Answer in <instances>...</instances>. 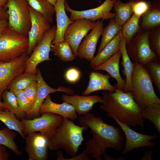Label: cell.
Returning <instances> with one entry per match:
<instances>
[{
  "instance_id": "1",
  "label": "cell",
  "mask_w": 160,
  "mask_h": 160,
  "mask_svg": "<svg viewBox=\"0 0 160 160\" xmlns=\"http://www.w3.org/2000/svg\"><path fill=\"white\" fill-rule=\"evenodd\" d=\"M79 122L86 130L89 128L92 136L85 143L86 154L95 160H102L101 156L107 148L118 151L123 149L124 134L119 128L105 123L101 117L89 112L80 117Z\"/></svg>"
},
{
  "instance_id": "2",
  "label": "cell",
  "mask_w": 160,
  "mask_h": 160,
  "mask_svg": "<svg viewBox=\"0 0 160 160\" xmlns=\"http://www.w3.org/2000/svg\"><path fill=\"white\" fill-rule=\"evenodd\" d=\"M103 104L100 108L110 118L129 127L144 128L141 108L135 100L131 92H124L116 89L114 92L103 93Z\"/></svg>"
},
{
  "instance_id": "3",
  "label": "cell",
  "mask_w": 160,
  "mask_h": 160,
  "mask_svg": "<svg viewBox=\"0 0 160 160\" xmlns=\"http://www.w3.org/2000/svg\"><path fill=\"white\" fill-rule=\"evenodd\" d=\"M83 126L75 124L72 120L63 118L52 136L48 140L49 149L56 151L61 148L72 157L76 156L79 147L84 140Z\"/></svg>"
},
{
  "instance_id": "4",
  "label": "cell",
  "mask_w": 160,
  "mask_h": 160,
  "mask_svg": "<svg viewBox=\"0 0 160 160\" xmlns=\"http://www.w3.org/2000/svg\"><path fill=\"white\" fill-rule=\"evenodd\" d=\"M131 83L133 97L142 109L154 103L160 104V99L155 92L147 70L137 63H135Z\"/></svg>"
},
{
  "instance_id": "5",
  "label": "cell",
  "mask_w": 160,
  "mask_h": 160,
  "mask_svg": "<svg viewBox=\"0 0 160 160\" xmlns=\"http://www.w3.org/2000/svg\"><path fill=\"white\" fill-rule=\"evenodd\" d=\"M28 45V36L7 26L0 35V61L10 62L26 53Z\"/></svg>"
},
{
  "instance_id": "6",
  "label": "cell",
  "mask_w": 160,
  "mask_h": 160,
  "mask_svg": "<svg viewBox=\"0 0 160 160\" xmlns=\"http://www.w3.org/2000/svg\"><path fill=\"white\" fill-rule=\"evenodd\" d=\"M8 15V26L16 33L28 36L31 18L27 0H8L5 5Z\"/></svg>"
},
{
  "instance_id": "7",
  "label": "cell",
  "mask_w": 160,
  "mask_h": 160,
  "mask_svg": "<svg viewBox=\"0 0 160 160\" xmlns=\"http://www.w3.org/2000/svg\"><path fill=\"white\" fill-rule=\"evenodd\" d=\"M149 31L140 29L126 44L127 51L132 61L145 68L149 62L159 60L150 47Z\"/></svg>"
},
{
  "instance_id": "8",
  "label": "cell",
  "mask_w": 160,
  "mask_h": 160,
  "mask_svg": "<svg viewBox=\"0 0 160 160\" xmlns=\"http://www.w3.org/2000/svg\"><path fill=\"white\" fill-rule=\"evenodd\" d=\"M41 116L32 119H22L24 135L39 132L48 139L52 136L62 121L63 117L49 112H45Z\"/></svg>"
},
{
  "instance_id": "9",
  "label": "cell",
  "mask_w": 160,
  "mask_h": 160,
  "mask_svg": "<svg viewBox=\"0 0 160 160\" xmlns=\"http://www.w3.org/2000/svg\"><path fill=\"white\" fill-rule=\"evenodd\" d=\"M56 31V25H55L46 33L40 42L27 59L25 72L36 74L37 73V66L39 64L44 61L50 60L49 52Z\"/></svg>"
},
{
  "instance_id": "10",
  "label": "cell",
  "mask_w": 160,
  "mask_h": 160,
  "mask_svg": "<svg viewBox=\"0 0 160 160\" xmlns=\"http://www.w3.org/2000/svg\"><path fill=\"white\" fill-rule=\"evenodd\" d=\"M31 26L28 33V48L26 53L30 55L40 42L44 35L51 28L50 23L41 13L29 5Z\"/></svg>"
},
{
  "instance_id": "11",
  "label": "cell",
  "mask_w": 160,
  "mask_h": 160,
  "mask_svg": "<svg viewBox=\"0 0 160 160\" xmlns=\"http://www.w3.org/2000/svg\"><path fill=\"white\" fill-rule=\"evenodd\" d=\"M29 55L27 53L8 62L0 61V100L2 95L11 81L19 74L24 72L26 62Z\"/></svg>"
},
{
  "instance_id": "12",
  "label": "cell",
  "mask_w": 160,
  "mask_h": 160,
  "mask_svg": "<svg viewBox=\"0 0 160 160\" xmlns=\"http://www.w3.org/2000/svg\"><path fill=\"white\" fill-rule=\"evenodd\" d=\"M116 0H105L98 7L92 9L82 11L74 10L70 7L66 1L65 3V11L71 14L70 18L73 21L80 18H84L95 21L101 19L108 20L114 18L115 13L110 12Z\"/></svg>"
},
{
  "instance_id": "13",
  "label": "cell",
  "mask_w": 160,
  "mask_h": 160,
  "mask_svg": "<svg viewBox=\"0 0 160 160\" xmlns=\"http://www.w3.org/2000/svg\"><path fill=\"white\" fill-rule=\"evenodd\" d=\"M95 22L84 18L74 21L65 30L64 35L65 40L71 46L75 57L77 56L78 47L83 38L93 28Z\"/></svg>"
},
{
  "instance_id": "14",
  "label": "cell",
  "mask_w": 160,
  "mask_h": 160,
  "mask_svg": "<svg viewBox=\"0 0 160 160\" xmlns=\"http://www.w3.org/2000/svg\"><path fill=\"white\" fill-rule=\"evenodd\" d=\"M115 120L121 127L125 137V143L122 154L125 155L137 148L143 147L153 148L155 145V143L151 140L157 138V135H147L139 133L126 124L116 120Z\"/></svg>"
},
{
  "instance_id": "15",
  "label": "cell",
  "mask_w": 160,
  "mask_h": 160,
  "mask_svg": "<svg viewBox=\"0 0 160 160\" xmlns=\"http://www.w3.org/2000/svg\"><path fill=\"white\" fill-rule=\"evenodd\" d=\"M25 149L29 160H47L48 139L41 133H30L25 137Z\"/></svg>"
},
{
  "instance_id": "16",
  "label": "cell",
  "mask_w": 160,
  "mask_h": 160,
  "mask_svg": "<svg viewBox=\"0 0 160 160\" xmlns=\"http://www.w3.org/2000/svg\"><path fill=\"white\" fill-rule=\"evenodd\" d=\"M36 81L38 89L36 98L31 110L26 114V119H32L40 116L39 109L40 106L47 96L50 93L60 91L72 95L74 92L73 90L69 88L61 87L55 89L49 86L44 80L39 68L37 70Z\"/></svg>"
},
{
  "instance_id": "17",
  "label": "cell",
  "mask_w": 160,
  "mask_h": 160,
  "mask_svg": "<svg viewBox=\"0 0 160 160\" xmlns=\"http://www.w3.org/2000/svg\"><path fill=\"white\" fill-rule=\"evenodd\" d=\"M103 20H99L95 22L91 31L85 36L79 45L77 56L81 59L90 61L94 57L98 40L101 35L103 29Z\"/></svg>"
},
{
  "instance_id": "18",
  "label": "cell",
  "mask_w": 160,
  "mask_h": 160,
  "mask_svg": "<svg viewBox=\"0 0 160 160\" xmlns=\"http://www.w3.org/2000/svg\"><path fill=\"white\" fill-rule=\"evenodd\" d=\"M62 99L63 102L73 105L79 115L89 112L92 109L93 105L96 103H103L102 98L97 95L80 96L74 95L70 96L63 95Z\"/></svg>"
},
{
  "instance_id": "19",
  "label": "cell",
  "mask_w": 160,
  "mask_h": 160,
  "mask_svg": "<svg viewBox=\"0 0 160 160\" xmlns=\"http://www.w3.org/2000/svg\"><path fill=\"white\" fill-rule=\"evenodd\" d=\"M45 112L53 113L72 120L77 117L76 112L73 105L63 102L61 104L55 103L52 101L49 95L46 97L39 109L40 114Z\"/></svg>"
},
{
  "instance_id": "20",
  "label": "cell",
  "mask_w": 160,
  "mask_h": 160,
  "mask_svg": "<svg viewBox=\"0 0 160 160\" xmlns=\"http://www.w3.org/2000/svg\"><path fill=\"white\" fill-rule=\"evenodd\" d=\"M65 1L66 0H57L54 6L56 17V31L52 45L65 40L64 35L65 31L68 26L74 21L68 17L66 13L65 6Z\"/></svg>"
},
{
  "instance_id": "21",
  "label": "cell",
  "mask_w": 160,
  "mask_h": 160,
  "mask_svg": "<svg viewBox=\"0 0 160 160\" xmlns=\"http://www.w3.org/2000/svg\"><path fill=\"white\" fill-rule=\"evenodd\" d=\"M108 73L103 74L96 71L91 72L88 86L83 92V95H87L96 91L104 90L114 92L116 89V87L111 84L109 79L111 77Z\"/></svg>"
},
{
  "instance_id": "22",
  "label": "cell",
  "mask_w": 160,
  "mask_h": 160,
  "mask_svg": "<svg viewBox=\"0 0 160 160\" xmlns=\"http://www.w3.org/2000/svg\"><path fill=\"white\" fill-rule=\"evenodd\" d=\"M121 56L119 51L106 61L96 68L95 70L104 71L107 72L117 81L116 89L124 91L125 86V81L121 77L119 72V64Z\"/></svg>"
},
{
  "instance_id": "23",
  "label": "cell",
  "mask_w": 160,
  "mask_h": 160,
  "mask_svg": "<svg viewBox=\"0 0 160 160\" xmlns=\"http://www.w3.org/2000/svg\"><path fill=\"white\" fill-rule=\"evenodd\" d=\"M140 29L150 30L160 26V0L151 1L149 9L140 17Z\"/></svg>"
},
{
  "instance_id": "24",
  "label": "cell",
  "mask_w": 160,
  "mask_h": 160,
  "mask_svg": "<svg viewBox=\"0 0 160 160\" xmlns=\"http://www.w3.org/2000/svg\"><path fill=\"white\" fill-rule=\"evenodd\" d=\"M121 30L90 61V66L92 68L94 69L119 51L122 37Z\"/></svg>"
},
{
  "instance_id": "25",
  "label": "cell",
  "mask_w": 160,
  "mask_h": 160,
  "mask_svg": "<svg viewBox=\"0 0 160 160\" xmlns=\"http://www.w3.org/2000/svg\"><path fill=\"white\" fill-rule=\"evenodd\" d=\"M126 44V40L122 37L120 42L119 51L122 57L121 64L123 68V73L126 78L125 86L123 91L127 92H131L132 90L131 76L134 68L135 63L132 61L127 53Z\"/></svg>"
},
{
  "instance_id": "26",
  "label": "cell",
  "mask_w": 160,
  "mask_h": 160,
  "mask_svg": "<svg viewBox=\"0 0 160 160\" xmlns=\"http://www.w3.org/2000/svg\"><path fill=\"white\" fill-rule=\"evenodd\" d=\"M2 99L5 109L13 113L19 119L25 118L26 113L19 106L16 97L13 91L6 89L2 94Z\"/></svg>"
},
{
  "instance_id": "27",
  "label": "cell",
  "mask_w": 160,
  "mask_h": 160,
  "mask_svg": "<svg viewBox=\"0 0 160 160\" xmlns=\"http://www.w3.org/2000/svg\"><path fill=\"white\" fill-rule=\"evenodd\" d=\"M113 7L115 12L114 19L119 25L122 26L133 13L131 2L129 0L124 3L120 0H116Z\"/></svg>"
},
{
  "instance_id": "28",
  "label": "cell",
  "mask_w": 160,
  "mask_h": 160,
  "mask_svg": "<svg viewBox=\"0 0 160 160\" xmlns=\"http://www.w3.org/2000/svg\"><path fill=\"white\" fill-rule=\"evenodd\" d=\"M122 26L119 25L114 18L109 19L108 25L103 28L102 34L101 43L97 54L99 53L122 29Z\"/></svg>"
},
{
  "instance_id": "29",
  "label": "cell",
  "mask_w": 160,
  "mask_h": 160,
  "mask_svg": "<svg viewBox=\"0 0 160 160\" xmlns=\"http://www.w3.org/2000/svg\"><path fill=\"white\" fill-rule=\"evenodd\" d=\"M0 120L8 128L17 132L25 138V136L22 123L17 119L13 113L6 109L0 110Z\"/></svg>"
},
{
  "instance_id": "30",
  "label": "cell",
  "mask_w": 160,
  "mask_h": 160,
  "mask_svg": "<svg viewBox=\"0 0 160 160\" xmlns=\"http://www.w3.org/2000/svg\"><path fill=\"white\" fill-rule=\"evenodd\" d=\"M27 0L29 6L41 14L50 23H52L55 7L47 0Z\"/></svg>"
},
{
  "instance_id": "31",
  "label": "cell",
  "mask_w": 160,
  "mask_h": 160,
  "mask_svg": "<svg viewBox=\"0 0 160 160\" xmlns=\"http://www.w3.org/2000/svg\"><path fill=\"white\" fill-rule=\"evenodd\" d=\"M36 80V74L24 72L16 76L10 83L7 89L12 91L23 90Z\"/></svg>"
},
{
  "instance_id": "32",
  "label": "cell",
  "mask_w": 160,
  "mask_h": 160,
  "mask_svg": "<svg viewBox=\"0 0 160 160\" xmlns=\"http://www.w3.org/2000/svg\"><path fill=\"white\" fill-rule=\"evenodd\" d=\"M141 116L150 121L160 134V104L155 103L142 109Z\"/></svg>"
},
{
  "instance_id": "33",
  "label": "cell",
  "mask_w": 160,
  "mask_h": 160,
  "mask_svg": "<svg viewBox=\"0 0 160 160\" xmlns=\"http://www.w3.org/2000/svg\"><path fill=\"white\" fill-rule=\"evenodd\" d=\"M51 51L54 52L55 55L63 61H71L75 58L71 46L65 40L52 45Z\"/></svg>"
},
{
  "instance_id": "34",
  "label": "cell",
  "mask_w": 160,
  "mask_h": 160,
  "mask_svg": "<svg viewBox=\"0 0 160 160\" xmlns=\"http://www.w3.org/2000/svg\"><path fill=\"white\" fill-rule=\"evenodd\" d=\"M140 18L133 13L122 26V35L126 40V44L128 43L140 30L139 24Z\"/></svg>"
},
{
  "instance_id": "35",
  "label": "cell",
  "mask_w": 160,
  "mask_h": 160,
  "mask_svg": "<svg viewBox=\"0 0 160 160\" xmlns=\"http://www.w3.org/2000/svg\"><path fill=\"white\" fill-rule=\"evenodd\" d=\"M16 135L13 130L7 127L0 130V144L9 148L16 154L20 156L22 153L14 141Z\"/></svg>"
},
{
  "instance_id": "36",
  "label": "cell",
  "mask_w": 160,
  "mask_h": 160,
  "mask_svg": "<svg viewBox=\"0 0 160 160\" xmlns=\"http://www.w3.org/2000/svg\"><path fill=\"white\" fill-rule=\"evenodd\" d=\"M147 70L152 81L156 86L158 92H160V60L151 61L146 65Z\"/></svg>"
},
{
  "instance_id": "37",
  "label": "cell",
  "mask_w": 160,
  "mask_h": 160,
  "mask_svg": "<svg viewBox=\"0 0 160 160\" xmlns=\"http://www.w3.org/2000/svg\"><path fill=\"white\" fill-rule=\"evenodd\" d=\"M148 40L151 49L160 60V26L149 31Z\"/></svg>"
},
{
  "instance_id": "38",
  "label": "cell",
  "mask_w": 160,
  "mask_h": 160,
  "mask_svg": "<svg viewBox=\"0 0 160 160\" xmlns=\"http://www.w3.org/2000/svg\"><path fill=\"white\" fill-rule=\"evenodd\" d=\"M13 92L16 97L19 106L26 114L31 110L32 105L23 90H15Z\"/></svg>"
},
{
  "instance_id": "39",
  "label": "cell",
  "mask_w": 160,
  "mask_h": 160,
  "mask_svg": "<svg viewBox=\"0 0 160 160\" xmlns=\"http://www.w3.org/2000/svg\"><path fill=\"white\" fill-rule=\"evenodd\" d=\"M131 3L133 14L140 16L149 8L151 1L143 0H129Z\"/></svg>"
},
{
  "instance_id": "40",
  "label": "cell",
  "mask_w": 160,
  "mask_h": 160,
  "mask_svg": "<svg viewBox=\"0 0 160 160\" xmlns=\"http://www.w3.org/2000/svg\"><path fill=\"white\" fill-rule=\"evenodd\" d=\"M38 89V82L36 80L33 82L23 90L33 106L36 98Z\"/></svg>"
},
{
  "instance_id": "41",
  "label": "cell",
  "mask_w": 160,
  "mask_h": 160,
  "mask_svg": "<svg viewBox=\"0 0 160 160\" xmlns=\"http://www.w3.org/2000/svg\"><path fill=\"white\" fill-rule=\"evenodd\" d=\"M80 76V72L75 68H71L68 69L65 74L66 80L72 83L76 82L79 79Z\"/></svg>"
},
{
  "instance_id": "42",
  "label": "cell",
  "mask_w": 160,
  "mask_h": 160,
  "mask_svg": "<svg viewBox=\"0 0 160 160\" xmlns=\"http://www.w3.org/2000/svg\"><path fill=\"white\" fill-rule=\"evenodd\" d=\"M57 153L58 155L57 160H90L88 155L86 154L85 150L81 154L78 156L72 157L69 159H65L63 157V153L62 151H57Z\"/></svg>"
},
{
  "instance_id": "43",
  "label": "cell",
  "mask_w": 160,
  "mask_h": 160,
  "mask_svg": "<svg viewBox=\"0 0 160 160\" xmlns=\"http://www.w3.org/2000/svg\"><path fill=\"white\" fill-rule=\"evenodd\" d=\"M6 147L0 144V160L8 159L9 154L7 152Z\"/></svg>"
},
{
  "instance_id": "44",
  "label": "cell",
  "mask_w": 160,
  "mask_h": 160,
  "mask_svg": "<svg viewBox=\"0 0 160 160\" xmlns=\"http://www.w3.org/2000/svg\"><path fill=\"white\" fill-rule=\"evenodd\" d=\"M7 10L5 6H0V21L3 20H8V15Z\"/></svg>"
},
{
  "instance_id": "45",
  "label": "cell",
  "mask_w": 160,
  "mask_h": 160,
  "mask_svg": "<svg viewBox=\"0 0 160 160\" xmlns=\"http://www.w3.org/2000/svg\"><path fill=\"white\" fill-rule=\"evenodd\" d=\"M8 25V20L0 21V35L7 28Z\"/></svg>"
},
{
  "instance_id": "46",
  "label": "cell",
  "mask_w": 160,
  "mask_h": 160,
  "mask_svg": "<svg viewBox=\"0 0 160 160\" xmlns=\"http://www.w3.org/2000/svg\"><path fill=\"white\" fill-rule=\"evenodd\" d=\"M152 153L153 152L152 151H147L145 152L142 160H152Z\"/></svg>"
},
{
  "instance_id": "47",
  "label": "cell",
  "mask_w": 160,
  "mask_h": 160,
  "mask_svg": "<svg viewBox=\"0 0 160 160\" xmlns=\"http://www.w3.org/2000/svg\"><path fill=\"white\" fill-rule=\"evenodd\" d=\"M104 156V159L106 160H114L113 158L111 156H109L107 154H106L105 153H104L103 154Z\"/></svg>"
},
{
  "instance_id": "48",
  "label": "cell",
  "mask_w": 160,
  "mask_h": 160,
  "mask_svg": "<svg viewBox=\"0 0 160 160\" xmlns=\"http://www.w3.org/2000/svg\"><path fill=\"white\" fill-rule=\"evenodd\" d=\"M8 1V0H0V6H5Z\"/></svg>"
},
{
  "instance_id": "49",
  "label": "cell",
  "mask_w": 160,
  "mask_h": 160,
  "mask_svg": "<svg viewBox=\"0 0 160 160\" xmlns=\"http://www.w3.org/2000/svg\"><path fill=\"white\" fill-rule=\"evenodd\" d=\"M5 109V106L3 102L0 100V110H4Z\"/></svg>"
},
{
  "instance_id": "50",
  "label": "cell",
  "mask_w": 160,
  "mask_h": 160,
  "mask_svg": "<svg viewBox=\"0 0 160 160\" xmlns=\"http://www.w3.org/2000/svg\"><path fill=\"white\" fill-rule=\"evenodd\" d=\"M49 3L52 6H54L56 4L57 0H47Z\"/></svg>"
}]
</instances>
